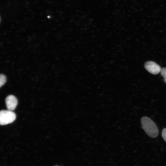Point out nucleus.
<instances>
[{"label": "nucleus", "instance_id": "1", "mask_svg": "<svg viewBox=\"0 0 166 166\" xmlns=\"http://www.w3.org/2000/svg\"><path fill=\"white\" fill-rule=\"evenodd\" d=\"M143 129L149 137L154 138L158 135L159 130L155 123L150 118L143 117L141 119Z\"/></svg>", "mask_w": 166, "mask_h": 166}, {"label": "nucleus", "instance_id": "2", "mask_svg": "<svg viewBox=\"0 0 166 166\" xmlns=\"http://www.w3.org/2000/svg\"><path fill=\"white\" fill-rule=\"evenodd\" d=\"M16 118L15 113L12 111L2 110L0 112V124L5 125L14 122Z\"/></svg>", "mask_w": 166, "mask_h": 166}, {"label": "nucleus", "instance_id": "3", "mask_svg": "<svg viewBox=\"0 0 166 166\" xmlns=\"http://www.w3.org/2000/svg\"><path fill=\"white\" fill-rule=\"evenodd\" d=\"M144 68L148 72L153 74H157L160 72V66L152 61H148L144 64Z\"/></svg>", "mask_w": 166, "mask_h": 166}, {"label": "nucleus", "instance_id": "4", "mask_svg": "<svg viewBox=\"0 0 166 166\" xmlns=\"http://www.w3.org/2000/svg\"><path fill=\"white\" fill-rule=\"evenodd\" d=\"M5 102L8 110L12 111L15 109L18 104L17 98L13 95L8 96L6 98Z\"/></svg>", "mask_w": 166, "mask_h": 166}, {"label": "nucleus", "instance_id": "5", "mask_svg": "<svg viewBox=\"0 0 166 166\" xmlns=\"http://www.w3.org/2000/svg\"><path fill=\"white\" fill-rule=\"evenodd\" d=\"M6 76L3 74H1L0 75V86L1 87L6 83Z\"/></svg>", "mask_w": 166, "mask_h": 166}, {"label": "nucleus", "instance_id": "6", "mask_svg": "<svg viewBox=\"0 0 166 166\" xmlns=\"http://www.w3.org/2000/svg\"><path fill=\"white\" fill-rule=\"evenodd\" d=\"M160 74L164 78V81L166 83V68H163L161 69Z\"/></svg>", "mask_w": 166, "mask_h": 166}, {"label": "nucleus", "instance_id": "7", "mask_svg": "<svg viewBox=\"0 0 166 166\" xmlns=\"http://www.w3.org/2000/svg\"><path fill=\"white\" fill-rule=\"evenodd\" d=\"M162 136L164 140L166 142V128H165L162 130Z\"/></svg>", "mask_w": 166, "mask_h": 166}, {"label": "nucleus", "instance_id": "8", "mask_svg": "<svg viewBox=\"0 0 166 166\" xmlns=\"http://www.w3.org/2000/svg\"></svg>", "mask_w": 166, "mask_h": 166}]
</instances>
